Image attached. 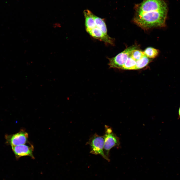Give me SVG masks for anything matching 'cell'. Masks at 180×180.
Returning a JSON list of instances; mask_svg holds the SVG:
<instances>
[{
	"mask_svg": "<svg viewBox=\"0 0 180 180\" xmlns=\"http://www.w3.org/2000/svg\"><path fill=\"white\" fill-rule=\"evenodd\" d=\"M178 114L179 116H180V107L179 108V111H178Z\"/></svg>",
	"mask_w": 180,
	"mask_h": 180,
	"instance_id": "4fadbf2b",
	"label": "cell"
},
{
	"mask_svg": "<svg viewBox=\"0 0 180 180\" xmlns=\"http://www.w3.org/2000/svg\"><path fill=\"white\" fill-rule=\"evenodd\" d=\"M143 52L145 55L150 58H155L159 53L158 50L151 47L147 48Z\"/></svg>",
	"mask_w": 180,
	"mask_h": 180,
	"instance_id": "9c48e42d",
	"label": "cell"
},
{
	"mask_svg": "<svg viewBox=\"0 0 180 180\" xmlns=\"http://www.w3.org/2000/svg\"><path fill=\"white\" fill-rule=\"evenodd\" d=\"M53 27L54 28L60 27V24L58 23H56L53 24Z\"/></svg>",
	"mask_w": 180,
	"mask_h": 180,
	"instance_id": "7c38bea8",
	"label": "cell"
},
{
	"mask_svg": "<svg viewBox=\"0 0 180 180\" xmlns=\"http://www.w3.org/2000/svg\"><path fill=\"white\" fill-rule=\"evenodd\" d=\"M145 56L143 52L137 49H135L132 51L130 56L136 61L138 60Z\"/></svg>",
	"mask_w": 180,
	"mask_h": 180,
	"instance_id": "8fae6325",
	"label": "cell"
},
{
	"mask_svg": "<svg viewBox=\"0 0 180 180\" xmlns=\"http://www.w3.org/2000/svg\"><path fill=\"white\" fill-rule=\"evenodd\" d=\"M151 59L145 55L139 60L136 61V70L144 68L151 62Z\"/></svg>",
	"mask_w": 180,
	"mask_h": 180,
	"instance_id": "30bf717a",
	"label": "cell"
},
{
	"mask_svg": "<svg viewBox=\"0 0 180 180\" xmlns=\"http://www.w3.org/2000/svg\"><path fill=\"white\" fill-rule=\"evenodd\" d=\"M86 144L90 146V153L95 154H100L108 161L109 158L105 154L104 151V136H100L96 133L94 134L89 139Z\"/></svg>",
	"mask_w": 180,
	"mask_h": 180,
	"instance_id": "7a4b0ae2",
	"label": "cell"
},
{
	"mask_svg": "<svg viewBox=\"0 0 180 180\" xmlns=\"http://www.w3.org/2000/svg\"><path fill=\"white\" fill-rule=\"evenodd\" d=\"M28 138V133L24 130H22L12 136L10 140L11 146L25 144L27 142Z\"/></svg>",
	"mask_w": 180,
	"mask_h": 180,
	"instance_id": "8992f818",
	"label": "cell"
},
{
	"mask_svg": "<svg viewBox=\"0 0 180 180\" xmlns=\"http://www.w3.org/2000/svg\"><path fill=\"white\" fill-rule=\"evenodd\" d=\"M15 154L18 157L29 156L34 158L33 155L34 148L31 144H23L16 146H12Z\"/></svg>",
	"mask_w": 180,
	"mask_h": 180,
	"instance_id": "5b68a950",
	"label": "cell"
},
{
	"mask_svg": "<svg viewBox=\"0 0 180 180\" xmlns=\"http://www.w3.org/2000/svg\"><path fill=\"white\" fill-rule=\"evenodd\" d=\"M138 46L133 45L128 47L116 56L108 58L109 60L108 65L110 68L121 69L129 56L132 51L137 49Z\"/></svg>",
	"mask_w": 180,
	"mask_h": 180,
	"instance_id": "3957f363",
	"label": "cell"
},
{
	"mask_svg": "<svg viewBox=\"0 0 180 180\" xmlns=\"http://www.w3.org/2000/svg\"><path fill=\"white\" fill-rule=\"evenodd\" d=\"M94 18L96 26L100 29L106 35H108L106 25L103 19L98 17L94 14Z\"/></svg>",
	"mask_w": 180,
	"mask_h": 180,
	"instance_id": "52a82bcc",
	"label": "cell"
},
{
	"mask_svg": "<svg viewBox=\"0 0 180 180\" xmlns=\"http://www.w3.org/2000/svg\"><path fill=\"white\" fill-rule=\"evenodd\" d=\"M134 22L144 30L166 26L168 8L164 0H143L134 6Z\"/></svg>",
	"mask_w": 180,
	"mask_h": 180,
	"instance_id": "6da1fadb",
	"label": "cell"
},
{
	"mask_svg": "<svg viewBox=\"0 0 180 180\" xmlns=\"http://www.w3.org/2000/svg\"><path fill=\"white\" fill-rule=\"evenodd\" d=\"M136 61L130 55L121 69L125 70H136Z\"/></svg>",
	"mask_w": 180,
	"mask_h": 180,
	"instance_id": "ba28073f",
	"label": "cell"
},
{
	"mask_svg": "<svg viewBox=\"0 0 180 180\" xmlns=\"http://www.w3.org/2000/svg\"><path fill=\"white\" fill-rule=\"evenodd\" d=\"M105 127L104 151L105 154L109 158L110 150L114 147L118 146L120 143L119 138L113 132L112 128L106 125L105 126Z\"/></svg>",
	"mask_w": 180,
	"mask_h": 180,
	"instance_id": "277c9868",
	"label": "cell"
}]
</instances>
